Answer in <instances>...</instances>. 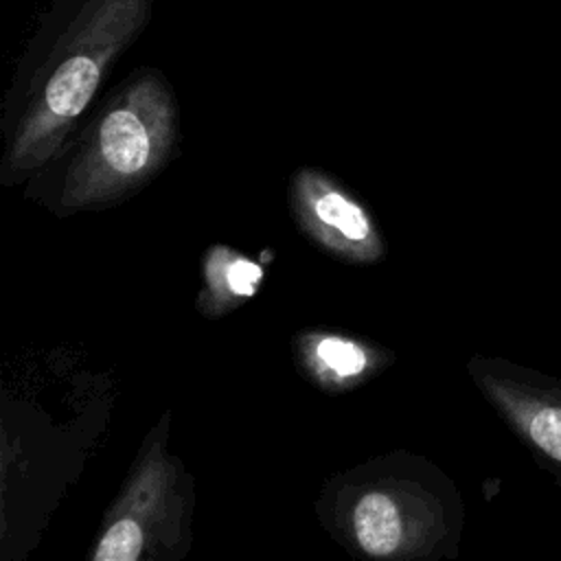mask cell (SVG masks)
<instances>
[{"label":"cell","instance_id":"cell-1","mask_svg":"<svg viewBox=\"0 0 561 561\" xmlns=\"http://www.w3.org/2000/svg\"><path fill=\"white\" fill-rule=\"evenodd\" d=\"M156 0H53L28 39L4 110V186L37 175L77 131L118 57L147 28Z\"/></svg>","mask_w":561,"mask_h":561},{"label":"cell","instance_id":"cell-2","mask_svg":"<svg viewBox=\"0 0 561 561\" xmlns=\"http://www.w3.org/2000/svg\"><path fill=\"white\" fill-rule=\"evenodd\" d=\"M327 530L351 552L373 559L456 557L462 497L416 454H386L333 476L318 502Z\"/></svg>","mask_w":561,"mask_h":561},{"label":"cell","instance_id":"cell-3","mask_svg":"<svg viewBox=\"0 0 561 561\" xmlns=\"http://www.w3.org/2000/svg\"><path fill=\"white\" fill-rule=\"evenodd\" d=\"M178 142L180 105L169 79L136 68L50 160L59 178L44 202L59 217L110 208L158 178Z\"/></svg>","mask_w":561,"mask_h":561},{"label":"cell","instance_id":"cell-4","mask_svg":"<svg viewBox=\"0 0 561 561\" xmlns=\"http://www.w3.org/2000/svg\"><path fill=\"white\" fill-rule=\"evenodd\" d=\"M169 412L145 436L138 456L103 513L92 561H178L191 543L193 480L167 449Z\"/></svg>","mask_w":561,"mask_h":561},{"label":"cell","instance_id":"cell-5","mask_svg":"<svg viewBox=\"0 0 561 561\" xmlns=\"http://www.w3.org/2000/svg\"><path fill=\"white\" fill-rule=\"evenodd\" d=\"M467 373L513 438L561 486V377L493 355H473Z\"/></svg>","mask_w":561,"mask_h":561},{"label":"cell","instance_id":"cell-6","mask_svg":"<svg viewBox=\"0 0 561 561\" xmlns=\"http://www.w3.org/2000/svg\"><path fill=\"white\" fill-rule=\"evenodd\" d=\"M289 208L298 230L344 263L375 265L388 252L373 210L322 169L300 167L291 173Z\"/></svg>","mask_w":561,"mask_h":561},{"label":"cell","instance_id":"cell-7","mask_svg":"<svg viewBox=\"0 0 561 561\" xmlns=\"http://www.w3.org/2000/svg\"><path fill=\"white\" fill-rule=\"evenodd\" d=\"M291 348L298 370L329 394L355 390L394 362L390 348L331 329L298 331L291 340Z\"/></svg>","mask_w":561,"mask_h":561},{"label":"cell","instance_id":"cell-8","mask_svg":"<svg viewBox=\"0 0 561 561\" xmlns=\"http://www.w3.org/2000/svg\"><path fill=\"white\" fill-rule=\"evenodd\" d=\"M263 280L265 270L259 261L230 245L215 243L202 256V285L195 309L208 320L224 318L254 298Z\"/></svg>","mask_w":561,"mask_h":561}]
</instances>
